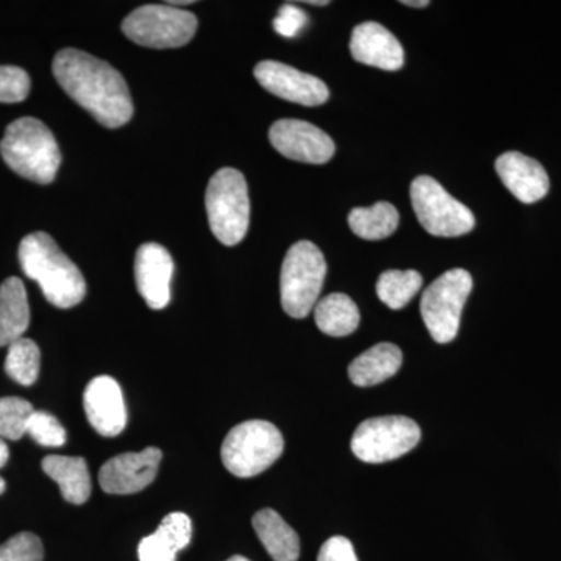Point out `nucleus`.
I'll use <instances>...</instances> for the list:
<instances>
[{
	"instance_id": "obj_1",
	"label": "nucleus",
	"mask_w": 561,
	"mask_h": 561,
	"mask_svg": "<svg viewBox=\"0 0 561 561\" xmlns=\"http://www.w3.org/2000/svg\"><path fill=\"white\" fill-rule=\"evenodd\" d=\"M54 76L72 101L106 128L130 122L133 101L127 81L108 62L87 51L65 49L54 58Z\"/></svg>"
},
{
	"instance_id": "obj_2",
	"label": "nucleus",
	"mask_w": 561,
	"mask_h": 561,
	"mask_svg": "<svg viewBox=\"0 0 561 561\" xmlns=\"http://www.w3.org/2000/svg\"><path fill=\"white\" fill-rule=\"evenodd\" d=\"M22 271L38 283L46 300L55 308L69 309L83 301L87 280L46 232L25 236L20 245Z\"/></svg>"
},
{
	"instance_id": "obj_3",
	"label": "nucleus",
	"mask_w": 561,
	"mask_h": 561,
	"mask_svg": "<svg viewBox=\"0 0 561 561\" xmlns=\"http://www.w3.org/2000/svg\"><path fill=\"white\" fill-rule=\"evenodd\" d=\"M0 154L11 171L39 184L51 183L61 164L57 139L35 117L11 122L0 140Z\"/></svg>"
},
{
	"instance_id": "obj_4",
	"label": "nucleus",
	"mask_w": 561,
	"mask_h": 561,
	"mask_svg": "<svg viewBox=\"0 0 561 561\" xmlns=\"http://www.w3.org/2000/svg\"><path fill=\"white\" fill-rule=\"evenodd\" d=\"M327 278V261L316 243H294L280 268V305L294 319H305L319 302Z\"/></svg>"
},
{
	"instance_id": "obj_5",
	"label": "nucleus",
	"mask_w": 561,
	"mask_h": 561,
	"mask_svg": "<svg viewBox=\"0 0 561 561\" xmlns=\"http://www.w3.org/2000/svg\"><path fill=\"white\" fill-rule=\"evenodd\" d=\"M206 210L210 231L224 245H238L250 227V197L245 176L236 169H220L209 180Z\"/></svg>"
},
{
	"instance_id": "obj_6",
	"label": "nucleus",
	"mask_w": 561,
	"mask_h": 561,
	"mask_svg": "<svg viewBox=\"0 0 561 561\" xmlns=\"http://www.w3.org/2000/svg\"><path fill=\"white\" fill-rule=\"evenodd\" d=\"M284 451L278 427L268 421L253 420L239 424L221 445V461L231 474L253 478L272 467Z\"/></svg>"
},
{
	"instance_id": "obj_7",
	"label": "nucleus",
	"mask_w": 561,
	"mask_h": 561,
	"mask_svg": "<svg viewBox=\"0 0 561 561\" xmlns=\"http://www.w3.org/2000/svg\"><path fill=\"white\" fill-rule=\"evenodd\" d=\"M197 25L194 13L164 3L139 7L125 18L122 31L139 46L175 49L194 38Z\"/></svg>"
},
{
	"instance_id": "obj_8",
	"label": "nucleus",
	"mask_w": 561,
	"mask_h": 561,
	"mask_svg": "<svg viewBox=\"0 0 561 561\" xmlns=\"http://www.w3.org/2000/svg\"><path fill=\"white\" fill-rule=\"evenodd\" d=\"M411 201L421 227L437 238H459L476 227L474 214L432 176L412 181Z\"/></svg>"
},
{
	"instance_id": "obj_9",
	"label": "nucleus",
	"mask_w": 561,
	"mask_h": 561,
	"mask_svg": "<svg viewBox=\"0 0 561 561\" xmlns=\"http://www.w3.org/2000/svg\"><path fill=\"white\" fill-rule=\"evenodd\" d=\"M472 290L470 273L453 268L434 280L421 298V316L437 343H449L459 332L461 311Z\"/></svg>"
},
{
	"instance_id": "obj_10",
	"label": "nucleus",
	"mask_w": 561,
	"mask_h": 561,
	"mask_svg": "<svg viewBox=\"0 0 561 561\" xmlns=\"http://www.w3.org/2000/svg\"><path fill=\"white\" fill-rule=\"evenodd\" d=\"M421 431L408 416H379L364 421L351 440L354 456L367 463L400 459L419 445Z\"/></svg>"
},
{
	"instance_id": "obj_11",
	"label": "nucleus",
	"mask_w": 561,
	"mask_h": 561,
	"mask_svg": "<svg viewBox=\"0 0 561 561\" xmlns=\"http://www.w3.org/2000/svg\"><path fill=\"white\" fill-rule=\"evenodd\" d=\"M268 136L275 150L289 160L324 164L335 153L331 136L309 122L280 119L272 125Z\"/></svg>"
},
{
	"instance_id": "obj_12",
	"label": "nucleus",
	"mask_w": 561,
	"mask_h": 561,
	"mask_svg": "<svg viewBox=\"0 0 561 561\" xmlns=\"http://www.w3.org/2000/svg\"><path fill=\"white\" fill-rule=\"evenodd\" d=\"M254 77L264 90L302 106H319L330 99L324 81L278 61H262L254 68Z\"/></svg>"
},
{
	"instance_id": "obj_13",
	"label": "nucleus",
	"mask_w": 561,
	"mask_h": 561,
	"mask_svg": "<svg viewBox=\"0 0 561 561\" xmlns=\"http://www.w3.org/2000/svg\"><path fill=\"white\" fill-rule=\"evenodd\" d=\"M161 459L162 453L158 448L113 457L99 474L102 490L110 494H133L147 489L157 478Z\"/></svg>"
},
{
	"instance_id": "obj_14",
	"label": "nucleus",
	"mask_w": 561,
	"mask_h": 561,
	"mask_svg": "<svg viewBox=\"0 0 561 561\" xmlns=\"http://www.w3.org/2000/svg\"><path fill=\"white\" fill-rule=\"evenodd\" d=\"M173 261L160 243H144L136 253L135 276L140 297L151 309H164L171 301Z\"/></svg>"
},
{
	"instance_id": "obj_15",
	"label": "nucleus",
	"mask_w": 561,
	"mask_h": 561,
	"mask_svg": "<svg viewBox=\"0 0 561 561\" xmlns=\"http://www.w3.org/2000/svg\"><path fill=\"white\" fill-rule=\"evenodd\" d=\"M88 421L103 437H116L127 426V408L121 386L110 376H99L84 390Z\"/></svg>"
},
{
	"instance_id": "obj_16",
	"label": "nucleus",
	"mask_w": 561,
	"mask_h": 561,
	"mask_svg": "<svg viewBox=\"0 0 561 561\" xmlns=\"http://www.w3.org/2000/svg\"><path fill=\"white\" fill-rule=\"evenodd\" d=\"M350 50L354 60L383 70L404 66V50L393 33L378 22H364L351 35Z\"/></svg>"
},
{
	"instance_id": "obj_17",
	"label": "nucleus",
	"mask_w": 561,
	"mask_h": 561,
	"mask_svg": "<svg viewBox=\"0 0 561 561\" xmlns=\"http://www.w3.org/2000/svg\"><path fill=\"white\" fill-rule=\"evenodd\" d=\"M502 183L519 202L531 205L548 195L551 181L540 162L518 151H507L496 160Z\"/></svg>"
},
{
	"instance_id": "obj_18",
	"label": "nucleus",
	"mask_w": 561,
	"mask_h": 561,
	"mask_svg": "<svg viewBox=\"0 0 561 561\" xmlns=\"http://www.w3.org/2000/svg\"><path fill=\"white\" fill-rule=\"evenodd\" d=\"M192 538V523L186 513L165 516L154 534L139 542V561H176V553L187 548Z\"/></svg>"
},
{
	"instance_id": "obj_19",
	"label": "nucleus",
	"mask_w": 561,
	"mask_h": 561,
	"mask_svg": "<svg viewBox=\"0 0 561 561\" xmlns=\"http://www.w3.org/2000/svg\"><path fill=\"white\" fill-rule=\"evenodd\" d=\"M31 324V308H28L27 290L24 283L16 276L3 280L0 286V346L24 337Z\"/></svg>"
},
{
	"instance_id": "obj_20",
	"label": "nucleus",
	"mask_w": 561,
	"mask_h": 561,
	"mask_svg": "<svg viewBox=\"0 0 561 561\" xmlns=\"http://www.w3.org/2000/svg\"><path fill=\"white\" fill-rule=\"evenodd\" d=\"M402 353L393 343H378L362 353L348 367L351 381L359 387L378 386L400 371Z\"/></svg>"
},
{
	"instance_id": "obj_21",
	"label": "nucleus",
	"mask_w": 561,
	"mask_h": 561,
	"mask_svg": "<svg viewBox=\"0 0 561 561\" xmlns=\"http://www.w3.org/2000/svg\"><path fill=\"white\" fill-rule=\"evenodd\" d=\"M43 470L60 486L62 497L70 504H84L91 496V476L81 457L47 456Z\"/></svg>"
},
{
	"instance_id": "obj_22",
	"label": "nucleus",
	"mask_w": 561,
	"mask_h": 561,
	"mask_svg": "<svg viewBox=\"0 0 561 561\" xmlns=\"http://www.w3.org/2000/svg\"><path fill=\"white\" fill-rule=\"evenodd\" d=\"M253 527L265 551L275 561H297L300 557V538L278 512L264 508L253 516Z\"/></svg>"
},
{
	"instance_id": "obj_23",
	"label": "nucleus",
	"mask_w": 561,
	"mask_h": 561,
	"mask_svg": "<svg viewBox=\"0 0 561 561\" xmlns=\"http://www.w3.org/2000/svg\"><path fill=\"white\" fill-rule=\"evenodd\" d=\"M316 323L323 334L332 337H345L353 334L360 323V313L356 302L345 294H331L316 305Z\"/></svg>"
},
{
	"instance_id": "obj_24",
	"label": "nucleus",
	"mask_w": 561,
	"mask_h": 561,
	"mask_svg": "<svg viewBox=\"0 0 561 561\" xmlns=\"http://www.w3.org/2000/svg\"><path fill=\"white\" fill-rule=\"evenodd\" d=\"M354 234L365 241H381L397 231L400 214L391 203L379 202L370 208H354L348 216Z\"/></svg>"
},
{
	"instance_id": "obj_25",
	"label": "nucleus",
	"mask_w": 561,
	"mask_h": 561,
	"mask_svg": "<svg viewBox=\"0 0 561 561\" xmlns=\"http://www.w3.org/2000/svg\"><path fill=\"white\" fill-rule=\"evenodd\" d=\"M423 287V276L415 271H389L379 276L376 284L379 300L390 309L405 308Z\"/></svg>"
},
{
	"instance_id": "obj_26",
	"label": "nucleus",
	"mask_w": 561,
	"mask_h": 561,
	"mask_svg": "<svg viewBox=\"0 0 561 561\" xmlns=\"http://www.w3.org/2000/svg\"><path fill=\"white\" fill-rule=\"evenodd\" d=\"M41 351L31 339L22 337L11 343L7 353L5 371L21 386H32L39 376Z\"/></svg>"
},
{
	"instance_id": "obj_27",
	"label": "nucleus",
	"mask_w": 561,
	"mask_h": 561,
	"mask_svg": "<svg viewBox=\"0 0 561 561\" xmlns=\"http://www.w3.org/2000/svg\"><path fill=\"white\" fill-rule=\"evenodd\" d=\"M33 412L31 402L22 398H0V437L9 440L24 437Z\"/></svg>"
},
{
	"instance_id": "obj_28",
	"label": "nucleus",
	"mask_w": 561,
	"mask_h": 561,
	"mask_svg": "<svg viewBox=\"0 0 561 561\" xmlns=\"http://www.w3.org/2000/svg\"><path fill=\"white\" fill-rule=\"evenodd\" d=\"M27 434L38 445L46 446V448H60L68 438L60 421L50 413L41 411L33 412L31 421H28Z\"/></svg>"
},
{
	"instance_id": "obj_29",
	"label": "nucleus",
	"mask_w": 561,
	"mask_h": 561,
	"mask_svg": "<svg viewBox=\"0 0 561 561\" xmlns=\"http://www.w3.org/2000/svg\"><path fill=\"white\" fill-rule=\"evenodd\" d=\"M43 542L31 531H21L0 546V561H43Z\"/></svg>"
},
{
	"instance_id": "obj_30",
	"label": "nucleus",
	"mask_w": 561,
	"mask_h": 561,
	"mask_svg": "<svg viewBox=\"0 0 561 561\" xmlns=\"http://www.w3.org/2000/svg\"><path fill=\"white\" fill-rule=\"evenodd\" d=\"M31 92V77L16 66H0V103H20Z\"/></svg>"
},
{
	"instance_id": "obj_31",
	"label": "nucleus",
	"mask_w": 561,
	"mask_h": 561,
	"mask_svg": "<svg viewBox=\"0 0 561 561\" xmlns=\"http://www.w3.org/2000/svg\"><path fill=\"white\" fill-rule=\"evenodd\" d=\"M308 14L305 11L295 7L294 3H287V5L280 7L278 16L273 21V27L280 36L295 38L308 24Z\"/></svg>"
},
{
	"instance_id": "obj_32",
	"label": "nucleus",
	"mask_w": 561,
	"mask_h": 561,
	"mask_svg": "<svg viewBox=\"0 0 561 561\" xmlns=\"http://www.w3.org/2000/svg\"><path fill=\"white\" fill-rule=\"evenodd\" d=\"M317 561H359L348 538L332 537L321 546Z\"/></svg>"
},
{
	"instance_id": "obj_33",
	"label": "nucleus",
	"mask_w": 561,
	"mask_h": 561,
	"mask_svg": "<svg viewBox=\"0 0 561 561\" xmlns=\"http://www.w3.org/2000/svg\"><path fill=\"white\" fill-rule=\"evenodd\" d=\"M10 459L9 446L5 445V442L0 438V468L5 467L7 461Z\"/></svg>"
},
{
	"instance_id": "obj_34",
	"label": "nucleus",
	"mask_w": 561,
	"mask_h": 561,
	"mask_svg": "<svg viewBox=\"0 0 561 561\" xmlns=\"http://www.w3.org/2000/svg\"><path fill=\"white\" fill-rule=\"evenodd\" d=\"M402 5L415 7V9H424V7L430 5L427 0H402Z\"/></svg>"
},
{
	"instance_id": "obj_35",
	"label": "nucleus",
	"mask_w": 561,
	"mask_h": 561,
	"mask_svg": "<svg viewBox=\"0 0 561 561\" xmlns=\"http://www.w3.org/2000/svg\"><path fill=\"white\" fill-rule=\"evenodd\" d=\"M305 3H308V5H319V7H324V5H328V0H309V2H305Z\"/></svg>"
},
{
	"instance_id": "obj_36",
	"label": "nucleus",
	"mask_w": 561,
	"mask_h": 561,
	"mask_svg": "<svg viewBox=\"0 0 561 561\" xmlns=\"http://www.w3.org/2000/svg\"><path fill=\"white\" fill-rule=\"evenodd\" d=\"M192 0H183V2H176V0H172V2H169V5L171 7H179V5H191Z\"/></svg>"
},
{
	"instance_id": "obj_37",
	"label": "nucleus",
	"mask_w": 561,
	"mask_h": 561,
	"mask_svg": "<svg viewBox=\"0 0 561 561\" xmlns=\"http://www.w3.org/2000/svg\"><path fill=\"white\" fill-rule=\"evenodd\" d=\"M227 561H250V560L245 559V557H242V556H234V557H231V559L227 560Z\"/></svg>"
},
{
	"instance_id": "obj_38",
	"label": "nucleus",
	"mask_w": 561,
	"mask_h": 561,
	"mask_svg": "<svg viewBox=\"0 0 561 561\" xmlns=\"http://www.w3.org/2000/svg\"><path fill=\"white\" fill-rule=\"evenodd\" d=\"M5 489H7V483H5V481H3V479H2V478H0V494H2V493H3V491H5Z\"/></svg>"
}]
</instances>
